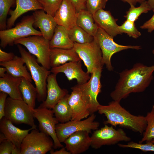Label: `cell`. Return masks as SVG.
Instances as JSON below:
<instances>
[{"label":"cell","instance_id":"28","mask_svg":"<svg viewBox=\"0 0 154 154\" xmlns=\"http://www.w3.org/2000/svg\"><path fill=\"white\" fill-rule=\"evenodd\" d=\"M23 100L32 110L35 108L37 91L31 82L23 78L19 86Z\"/></svg>","mask_w":154,"mask_h":154},{"label":"cell","instance_id":"45","mask_svg":"<svg viewBox=\"0 0 154 154\" xmlns=\"http://www.w3.org/2000/svg\"><path fill=\"white\" fill-rule=\"evenodd\" d=\"M7 72V70L5 67L3 66L0 67V78L4 77Z\"/></svg>","mask_w":154,"mask_h":154},{"label":"cell","instance_id":"31","mask_svg":"<svg viewBox=\"0 0 154 154\" xmlns=\"http://www.w3.org/2000/svg\"><path fill=\"white\" fill-rule=\"evenodd\" d=\"M151 10H152V9L147 1H145L141 3L138 7H136L133 5H130V7L126 12V15L124 17L127 19L135 23L141 14L147 13Z\"/></svg>","mask_w":154,"mask_h":154},{"label":"cell","instance_id":"46","mask_svg":"<svg viewBox=\"0 0 154 154\" xmlns=\"http://www.w3.org/2000/svg\"><path fill=\"white\" fill-rule=\"evenodd\" d=\"M12 154H21V149L15 147L12 151Z\"/></svg>","mask_w":154,"mask_h":154},{"label":"cell","instance_id":"9","mask_svg":"<svg viewBox=\"0 0 154 154\" xmlns=\"http://www.w3.org/2000/svg\"><path fill=\"white\" fill-rule=\"evenodd\" d=\"M94 38L101 50L103 63L110 71L113 70L111 58L114 54L128 49L139 50L141 48L139 46L123 45L117 43L113 37L99 27Z\"/></svg>","mask_w":154,"mask_h":154},{"label":"cell","instance_id":"34","mask_svg":"<svg viewBox=\"0 0 154 154\" xmlns=\"http://www.w3.org/2000/svg\"><path fill=\"white\" fill-rule=\"evenodd\" d=\"M119 29L121 33L127 34L129 37L137 38L141 35V33L136 28L135 23L126 19L120 26Z\"/></svg>","mask_w":154,"mask_h":154},{"label":"cell","instance_id":"32","mask_svg":"<svg viewBox=\"0 0 154 154\" xmlns=\"http://www.w3.org/2000/svg\"><path fill=\"white\" fill-rule=\"evenodd\" d=\"M145 117L147 125L143 133V137L139 142L140 143L154 139V106H153L151 111L148 112Z\"/></svg>","mask_w":154,"mask_h":154},{"label":"cell","instance_id":"24","mask_svg":"<svg viewBox=\"0 0 154 154\" xmlns=\"http://www.w3.org/2000/svg\"><path fill=\"white\" fill-rule=\"evenodd\" d=\"M22 78L15 77L7 72L4 77L0 78V92L7 94L12 98L23 100L19 88Z\"/></svg>","mask_w":154,"mask_h":154},{"label":"cell","instance_id":"25","mask_svg":"<svg viewBox=\"0 0 154 154\" xmlns=\"http://www.w3.org/2000/svg\"><path fill=\"white\" fill-rule=\"evenodd\" d=\"M25 62L21 57L15 55L11 60L0 62V65L5 67L7 72L16 77L23 78L30 82L32 81L31 75L28 72L26 66L24 65Z\"/></svg>","mask_w":154,"mask_h":154},{"label":"cell","instance_id":"7","mask_svg":"<svg viewBox=\"0 0 154 154\" xmlns=\"http://www.w3.org/2000/svg\"><path fill=\"white\" fill-rule=\"evenodd\" d=\"M54 146L52 138L36 129L24 138L21 146V154H45Z\"/></svg>","mask_w":154,"mask_h":154},{"label":"cell","instance_id":"18","mask_svg":"<svg viewBox=\"0 0 154 154\" xmlns=\"http://www.w3.org/2000/svg\"><path fill=\"white\" fill-rule=\"evenodd\" d=\"M90 133L86 131H81L72 133L63 142L65 148L71 154H79L86 151L91 145Z\"/></svg>","mask_w":154,"mask_h":154},{"label":"cell","instance_id":"27","mask_svg":"<svg viewBox=\"0 0 154 154\" xmlns=\"http://www.w3.org/2000/svg\"><path fill=\"white\" fill-rule=\"evenodd\" d=\"M76 24L94 37L99 27L93 15L86 9L82 10L77 13Z\"/></svg>","mask_w":154,"mask_h":154},{"label":"cell","instance_id":"12","mask_svg":"<svg viewBox=\"0 0 154 154\" xmlns=\"http://www.w3.org/2000/svg\"><path fill=\"white\" fill-rule=\"evenodd\" d=\"M34 118L39 123V131L50 136L54 142L53 148L57 149L63 147L58 140L56 133V125L59 123L52 109L38 107L32 110Z\"/></svg>","mask_w":154,"mask_h":154},{"label":"cell","instance_id":"30","mask_svg":"<svg viewBox=\"0 0 154 154\" xmlns=\"http://www.w3.org/2000/svg\"><path fill=\"white\" fill-rule=\"evenodd\" d=\"M68 32L70 39L74 42L84 44L90 42L94 39L93 37L77 25L68 30Z\"/></svg>","mask_w":154,"mask_h":154},{"label":"cell","instance_id":"22","mask_svg":"<svg viewBox=\"0 0 154 154\" xmlns=\"http://www.w3.org/2000/svg\"><path fill=\"white\" fill-rule=\"evenodd\" d=\"M93 16L98 26L113 38L121 34L116 23L117 20L114 17L110 11L101 9Z\"/></svg>","mask_w":154,"mask_h":154},{"label":"cell","instance_id":"40","mask_svg":"<svg viewBox=\"0 0 154 154\" xmlns=\"http://www.w3.org/2000/svg\"><path fill=\"white\" fill-rule=\"evenodd\" d=\"M152 10L153 14L152 17L140 26L141 29H147L149 33H151L154 30V9Z\"/></svg>","mask_w":154,"mask_h":154},{"label":"cell","instance_id":"49","mask_svg":"<svg viewBox=\"0 0 154 154\" xmlns=\"http://www.w3.org/2000/svg\"><path fill=\"white\" fill-rule=\"evenodd\" d=\"M152 53L154 55V50H153L152 51Z\"/></svg>","mask_w":154,"mask_h":154},{"label":"cell","instance_id":"2","mask_svg":"<svg viewBox=\"0 0 154 154\" xmlns=\"http://www.w3.org/2000/svg\"><path fill=\"white\" fill-rule=\"evenodd\" d=\"M97 111L106 117L105 124H110L115 127L118 125L141 134L147 125L145 116L132 114L122 107L119 102L114 100L107 105L100 104Z\"/></svg>","mask_w":154,"mask_h":154},{"label":"cell","instance_id":"26","mask_svg":"<svg viewBox=\"0 0 154 154\" xmlns=\"http://www.w3.org/2000/svg\"><path fill=\"white\" fill-rule=\"evenodd\" d=\"M74 44L69 37L68 30L62 26L57 25L49 41L50 48L70 49L73 48Z\"/></svg>","mask_w":154,"mask_h":154},{"label":"cell","instance_id":"37","mask_svg":"<svg viewBox=\"0 0 154 154\" xmlns=\"http://www.w3.org/2000/svg\"><path fill=\"white\" fill-rule=\"evenodd\" d=\"M108 0H86V9L94 15L98 11L104 9Z\"/></svg>","mask_w":154,"mask_h":154},{"label":"cell","instance_id":"48","mask_svg":"<svg viewBox=\"0 0 154 154\" xmlns=\"http://www.w3.org/2000/svg\"><path fill=\"white\" fill-rule=\"evenodd\" d=\"M151 141L154 144V139L153 140H151Z\"/></svg>","mask_w":154,"mask_h":154},{"label":"cell","instance_id":"41","mask_svg":"<svg viewBox=\"0 0 154 154\" xmlns=\"http://www.w3.org/2000/svg\"><path fill=\"white\" fill-rule=\"evenodd\" d=\"M13 53H7L0 48V62L9 61L12 60L15 56Z\"/></svg>","mask_w":154,"mask_h":154},{"label":"cell","instance_id":"43","mask_svg":"<svg viewBox=\"0 0 154 154\" xmlns=\"http://www.w3.org/2000/svg\"><path fill=\"white\" fill-rule=\"evenodd\" d=\"M50 153L51 154H71L68 151L65 147H63L59 150L54 151L52 149L50 151Z\"/></svg>","mask_w":154,"mask_h":154},{"label":"cell","instance_id":"15","mask_svg":"<svg viewBox=\"0 0 154 154\" xmlns=\"http://www.w3.org/2000/svg\"><path fill=\"white\" fill-rule=\"evenodd\" d=\"M52 73L57 74L64 73L69 81L76 80L78 84H82L87 82L90 79V74L84 71L82 68L81 61H70L59 66L51 68Z\"/></svg>","mask_w":154,"mask_h":154},{"label":"cell","instance_id":"1","mask_svg":"<svg viewBox=\"0 0 154 154\" xmlns=\"http://www.w3.org/2000/svg\"><path fill=\"white\" fill-rule=\"evenodd\" d=\"M154 65L148 66L140 63L135 64L131 69L119 74L120 78L114 90L110 94L112 98L120 102L131 93L144 91L153 79Z\"/></svg>","mask_w":154,"mask_h":154},{"label":"cell","instance_id":"36","mask_svg":"<svg viewBox=\"0 0 154 154\" xmlns=\"http://www.w3.org/2000/svg\"><path fill=\"white\" fill-rule=\"evenodd\" d=\"M145 143H137L133 141H129L127 144L118 143L119 147L123 148H132L139 149L143 151L154 152V144L151 141L146 142Z\"/></svg>","mask_w":154,"mask_h":154},{"label":"cell","instance_id":"44","mask_svg":"<svg viewBox=\"0 0 154 154\" xmlns=\"http://www.w3.org/2000/svg\"><path fill=\"white\" fill-rule=\"evenodd\" d=\"M123 2L127 3L130 5H133L134 6L135 5L136 3H141L144 1H145V0H120Z\"/></svg>","mask_w":154,"mask_h":154},{"label":"cell","instance_id":"17","mask_svg":"<svg viewBox=\"0 0 154 154\" xmlns=\"http://www.w3.org/2000/svg\"><path fill=\"white\" fill-rule=\"evenodd\" d=\"M77 13L70 0H62L53 17L58 25L68 30L76 25Z\"/></svg>","mask_w":154,"mask_h":154},{"label":"cell","instance_id":"21","mask_svg":"<svg viewBox=\"0 0 154 154\" xmlns=\"http://www.w3.org/2000/svg\"><path fill=\"white\" fill-rule=\"evenodd\" d=\"M16 7L14 10L10 9V15L7 21V29L12 27L16 20L21 15L30 11L43 10L42 5L38 0H16Z\"/></svg>","mask_w":154,"mask_h":154},{"label":"cell","instance_id":"33","mask_svg":"<svg viewBox=\"0 0 154 154\" xmlns=\"http://www.w3.org/2000/svg\"><path fill=\"white\" fill-rule=\"evenodd\" d=\"M16 3V0H0V29H7V18L10 8Z\"/></svg>","mask_w":154,"mask_h":154},{"label":"cell","instance_id":"14","mask_svg":"<svg viewBox=\"0 0 154 154\" xmlns=\"http://www.w3.org/2000/svg\"><path fill=\"white\" fill-rule=\"evenodd\" d=\"M68 101L72 112L71 120H80L90 115L88 103L77 85L71 88Z\"/></svg>","mask_w":154,"mask_h":154},{"label":"cell","instance_id":"20","mask_svg":"<svg viewBox=\"0 0 154 154\" xmlns=\"http://www.w3.org/2000/svg\"><path fill=\"white\" fill-rule=\"evenodd\" d=\"M33 15L34 19L33 25L39 29L44 38L50 40L57 25L53 17L42 9L34 11Z\"/></svg>","mask_w":154,"mask_h":154},{"label":"cell","instance_id":"3","mask_svg":"<svg viewBox=\"0 0 154 154\" xmlns=\"http://www.w3.org/2000/svg\"><path fill=\"white\" fill-rule=\"evenodd\" d=\"M17 46L21 57L24 60L35 82L37 91V100L39 102H43L46 98L47 80L51 72L44 66H40L37 59L21 45L18 44Z\"/></svg>","mask_w":154,"mask_h":154},{"label":"cell","instance_id":"19","mask_svg":"<svg viewBox=\"0 0 154 154\" xmlns=\"http://www.w3.org/2000/svg\"><path fill=\"white\" fill-rule=\"evenodd\" d=\"M34 129H21L15 126L10 121L4 117L0 120V131L6 139L11 141L15 147L21 149V144L29 132Z\"/></svg>","mask_w":154,"mask_h":154},{"label":"cell","instance_id":"38","mask_svg":"<svg viewBox=\"0 0 154 154\" xmlns=\"http://www.w3.org/2000/svg\"><path fill=\"white\" fill-rule=\"evenodd\" d=\"M15 146L10 141L6 139L0 143V154H11Z\"/></svg>","mask_w":154,"mask_h":154},{"label":"cell","instance_id":"11","mask_svg":"<svg viewBox=\"0 0 154 154\" xmlns=\"http://www.w3.org/2000/svg\"><path fill=\"white\" fill-rule=\"evenodd\" d=\"M96 117L94 113L83 120H71L65 123H58L55 130L59 142H64L70 135L78 131H86L90 133L92 130L98 129L100 123L95 121Z\"/></svg>","mask_w":154,"mask_h":154},{"label":"cell","instance_id":"42","mask_svg":"<svg viewBox=\"0 0 154 154\" xmlns=\"http://www.w3.org/2000/svg\"><path fill=\"white\" fill-rule=\"evenodd\" d=\"M75 7L77 12L86 9V0H70Z\"/></svg>","mask_w":154,"mask_h":154},{"label":"cell","instance_id":"13","mask_svg":"<svg viewBox=\"0 0 154 154\" xmlns=\"http://www.w3.org/2000/svg\"><path fill=\"white\" fill-rule=\"evenodd\" d=\"M102 69H98L91 74L90 79L86 82L77 84L88 102L90 115L98 111L100 105L97 97L102 86L100 81Z\"/></svg>","mask_w":154,"mask_h":154},{"label":"cell","instance_id":"47","mask_svg":"<svg viewBox=\"0 0 154 154\" xmlns=\"http://www.w3.org/2000/svg\"><path fill=\"white\" fill-rule=\"evenodd\" d=\"M147 2L152 10L153 9H154V0H148Z\"/></svg>","mask_w":154,"mask_h":154},{"label":"cell","instance_id":"6","mask_svg":"<svg viewBox=\"0 0 154 154\" xmlns=\"http://www.w3.org/2000/svg\"><path fill=\"white\" fill-rule=\"evenodd\" d=\"M49 41L42 36L35 35L17 40L15 41L14 44L24 46L30 54L36 56L39 64L49 70L51 68Z\"/></svg>","mask_w":154,"mask_h":154},{"label":"cell","instance_id":"8","mask_svg":"<svg viewBox=\"0 0 154 154\" xmlns=\"http://www.w3.org/2000/svg\"><path fill=\"white\" fill-rule=\"evenodd\" d=\"M73 48L84 62L87 72L91 74L98 69H102L104 64L102 52L94 38L92 42L84 44L74 42Z\"/></svg>","mask_w":154,"mask_h":154},{"label":"cell","instance_id":"5","mask_svg":"<svg viewBox=\"0 0 154 154\" xmlns=\"http://www.w3.org/2000/svg\"><path fill=\"white\" fill-rule=\"evenodd\" d=\"M4 117L13 124H25L36 128L32 111L23 100L7 97Z\"/></svg>","mask_w":154,"mask_h":154},{"label":"cell","instance_id":"16","mask_svg":"<svg viewBox=\"0 0 154 154\" xmlns=\"http://www.w3.org/2000/svg\"><path fill=\"white\" fill-rule=\"evenodd\" d=\"M56 74L52 73L47 80V96L38 107L52 109L62 98L68 94L67 90L61 88L57 83Z\"/></svg>","mask_w":154,"mask_h":154},{"label":"cell","instance_id":"4","mask_svg":"<svg viewBox=\"0 0 154 154\" xmlns=\"http://www.w3.org/2000/svg\"><path fill=\"white\" fill-rule=\"evenodd\" d=\"M34 19L33 15L23 18L14 27L0 30L1 46L5 48L7 45L13 46L19 39L30 36H42L40 31L33 27Z\"/></svg>","mask_w":154,"mask_h":154},{"label":"cell","instance_id":"23","mask_svg":"<svg viewBox=\"0 0 154 154\" xmlns=\"http://www.w3.org/2000/svg\"><path fill=\"white\" fill-rule=\"evenodd\" d=\"M81 60L73 48H50V64L51 68L59 66L68 62Z\"/></svg>","mask_w":154,"mask_h":154},{"label":"cell","instance_id":"29","mask_svg":"<svg viewBox=\"0 0 154 154\" xmlns=\"http://www.w3.org/2000/svg\"><path fill=\"white\" fill-rule=\"evenodd\" d=\"M69 94L62 98L52 108L55 117L60 123H64L71 120L72 112L68 101Z\"/></svg>","mask_w":154,"mask_h":154},{"label":"cell","instance_id":"35","mask_svg":"<svg viewBox=\"0 0 154 154\" xmlns=\"http://www.w3.org/2000/svg\"><path fill=\"white\" fill-rule=\"evenodd\" d=\"M42 5L43 10L53 17L59 8L62 0H38Z\"/></svg>","mask_w":154,"mask_h":154},{"label":"cell","instance_id":"10","mask_svg":"<svg viewBox=\"0 0 154 154\" xmlns=\"http://www.w3.org/2000/svg\"><path fill=\"white\" fill-rule=\"evenodd\" d=\"M90 137L91 146L95 149L103 145H114L120 142H129L131 140L122 129H116L113 126H109L107 124L100 129L94 130Z\"/></svg>","mask_w":154,"mask_h":154},{"label":"cell","instance_id":"39","mask_svg":"<svg viewBox=\"0 0 154 154\" xmlns=\"http://www.w3.org/2000/svg\"><path fill=\"white\" fill-rule=\"evenodd\" d=\"M8 94L3 92L0 93V120L5 115V108Z\"/></svg>","mask_w":154,"mask_h":154}]
</instances>
